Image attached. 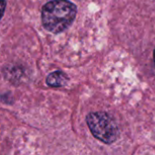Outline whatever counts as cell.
I'll return each mask as SVG.
<instances>
[{
  "label": "cell",
  "mask_w": 155,
  "mask_h": 155,
  "mask_svg": "<svg viewBox=\"0 0 155 155\" xmlns=\"http://www.w3.org/2000/svg\"><path fill=\"white\" fill-rule=\"evenodd\" d=\"M68 81L67 75L62 71H54L51 73L46 78V84L51 87H62L66 84Z\"/></svg>",
  "instance_id": "obj_3"
},
{
  "label": "cell",
  "mask_w": 155,
  "mask_h": 155,
  "mask_svg": "<svg viewBox=\"0 0 155 155\" xmlns=\"http://www.w3.org/2000/svg\"><path fill=\"white\" fill-rule=\"evenodd\" d=\"M76 6L68 0H53L42 8V22L45 28L58 34L68 28L76 15Z\"/></svg>",
  "instance_id": "obj_1"
},
{
  "label": "cell",
  "mask_w": 155,
  "mask_h": 155,
  "mask_svg": "<svg viewBox=\"0 0 155 155\" xmlns=\"http://www.w3.org/2000/svg\"><path fill=\"white\" fill-rule=\"evenodd\" d=\"M86 123L92 134L106 144L113 143L118 138L119 129L115 122L104 112L88 114Z\"/></svg>",
  "instance_id": "obj_2"
},
{
  "label": "cell",
  "mask_w": 155,
  "mask_h": 155,
  "mask_svg": "<svg viewBox=\"0 0 155 155\" xmlns=\"http://www.w3.org/2000/svg\"><path fill=\"white\" fill-rule=\"evenodd\" d=\"M5 5H6V2L5 0H0V19L2 18L5 10Z\"/></svg>",
  "instance_id": "obj_4"
},
{
  "label": "cell",
  "mask_w": 155,
  "mask_h": 155,
  "mask_svg": "<svg viewBox=\"0 0 155 155\" xmlns=\"http://www.w3.org/2000/svg\"><path fill=\"white\" fill-rule=\"evenodd\" d=\"M153 60H154V64H155V48H154V52H153Z\"/></svg>",
  "instance_id": "obj_5"
}]
</instances>
